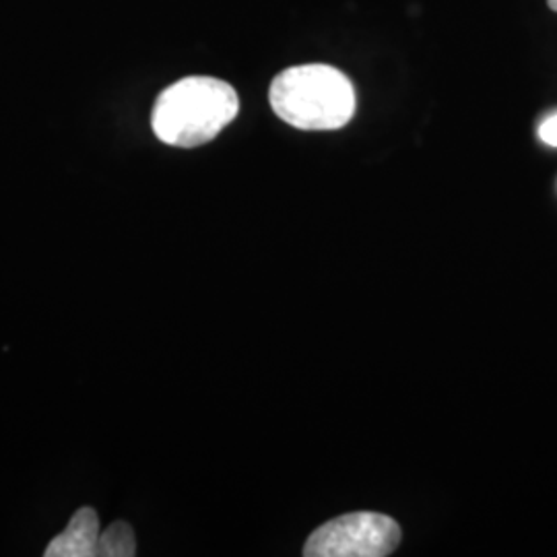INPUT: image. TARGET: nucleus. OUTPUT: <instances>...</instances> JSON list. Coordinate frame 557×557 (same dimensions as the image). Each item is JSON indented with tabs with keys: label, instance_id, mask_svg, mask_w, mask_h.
Here are the masks:
<instances>
[{
	"label": "nucleus",
	"instance_id": "nucleus-1",
	"mask_svg": "<svg viewBox=\"0 0 557 557\" xmlns=\"http://www.w3.org/2000/svg\"><path fill=\"white\" fill-rule=\"evenodd\" d=\"M239 112L236 89L215 77H186L163 89L151 112L156 137L180 149L211 143Z\"/></svg>",
	"mask_w": 557,
	"mask_h": 557
},
{
	"label": "nucleus",
	"instance_id": "nucleus-2",
	"mask_svg": "<svg viewBox=\"0 0 557 557\" xmlns=\"http://www.w3.org/2000/svg\"><path fill=\"white\" fill-rule=\"evenodd\" d=\"M269 101L278 119L299 131H338L356 114L354 85L331 64L285 69L271 83Z\"/></svg>",
	"mask_w": 557,
	"mask_h": 557
},
{
	"label": "nucleus",
	"instance_id": "nucleus-3",
	"mask_svg": "<svg viewBox=\"0 0 557 557\" xmlns=\"http://www.w3.org/2000/svg\"><path fill=\"white\" fill-rule=\"evenodd\" d=\"M397 520L379 512H354L319 527L304 545L306 557H386L400 543Z\"/></svg>",
	"mask_w": 557,
	"mask_h": 557
},
{
	"label": "nucleus",
	"instance_id": "nucleus-4",
	"mask_svg": "<svg viewBox=\"0 0 557 557\" xmlns=\"http://www.w3.org/2000/svg\"><path fill=\"white\" fill-rule=\"evenodd\" d=\"M100 533L98 512L94 508H79L66 524V529L48 543L44 556L96 557Z\"/></svg>",
	"mask_w": 557,
	"mask_h": 557
},
{
	"label": "nucleus",
	"instance_id": "nucleus-5",
	"mask_svg": "<svg viewBox=\"0 0 557 557\" xmlns=\"http://www.w3.org/2000/svg\"><path fill=\"white\" fill-rule=\"evenodd\" d=\"M137 556V539L131 524L116 520L98 539V556L96 557H133Z\"/></svg>",
	"mask_w": 557,
	"mask_h": 557
},
{
	"label": "nucleus",
	"instance_id": "nucleus-6",
	"mask_svg": "<svg viewBox=\"0 0 557 557\" xmlns=\"http://www.w3.org/2000/svg\"><path fill=\"white\" fill-rule=\"evenodd\" d=\"M539 137L545 145L557 147V114L543 120V124L539 126Z\"/></svg>",
	"mask_w": 557,
	"mask_h": 557
},
{
	"label": "nucleus",
	"instance_id": "nucleus-7",
	"mask_svg": "<svg viewBox=\"0 0 557 557\" xmlns=\"http://www.w3.org/2000/svg\"><path fill=\"white\" fill-rule=\"evenodd\" d=\"M547 4H549V9H552V11H556L557 13V0H547Z\"/></svg>",
	"mask_w": 557,
	"mask_h": 557
}]
</instances>
